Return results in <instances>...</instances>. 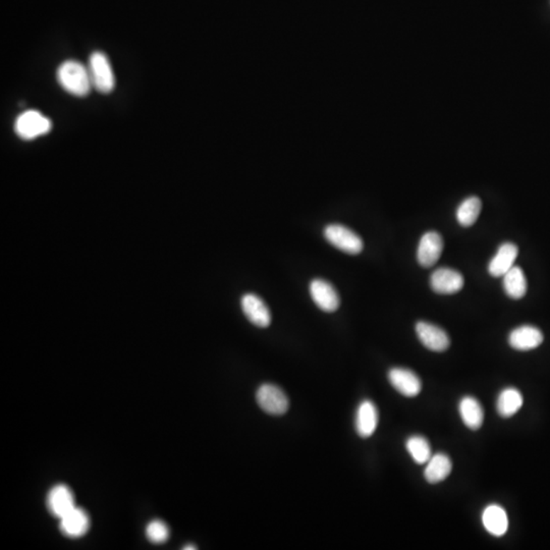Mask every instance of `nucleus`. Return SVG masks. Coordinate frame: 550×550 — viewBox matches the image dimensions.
<instances>
[{"label": "nucleus", "instance_id": "f03ea898", "mask_svg": "<svg viewBox=\"0 0 550 550\" xmlns=\"http://www.w3.org/2000/svg\"><path fill=\"white\" fill-rule=\"evenodd\" d=\"M89 72H90L92 86L98 92L109 94L114 90L116 85L114 75L109 58L104 53L100 51L92 53L89 60Z\"/></svg>", "mask_w": 550, "mask_h": 550}, {"label": "nucleus", "instance_id": "dca6fc26", "mask_svg": "<svg viewBox=\"0 0 550 550\" xmlns=\"http://www.w3.org/2000/svg\"><path fill=\"white\" fill-rule=\"evenodd\" d=\"M48 507L49 512L58 519L71 512L76 507L71 489L62 484L51 488L48 495Z\"/></svg>", "mask_w": 550, "mask_h": 550}, {"label": "nucleus", "instance_id": "f3484780", "mask_svg": "<svg viewBox=\"0 0 550 550\" xmlns=\"http://www.w3.org/2000/svg\"><path fill=\"white\" fill-rule=\"evenodd\" d=\"M482 524L491 535L502 537L509 529L507 512L500 505H489L482 512Z\"/></svg>", "mask_w": 550, "mask_h": 550}, {"label": "nucleus", "instance_id": "6e6552de", "mask_svg": "<svg viewBox=\"0 0 550 550\" xmlns=\"http://www.w3.org/2000/svg\"><path fill=\"white\" fill-rule=\"evenodd\" d=\"M311 298L320 310L331 313L338 310L341 299L334 285L321 278H316L309 285Z\"/></svg>", "mask_w": 550, "mask_h": 550}, {"label": "nucleus", "instance_id": "6ab92c4d", "mask_svg": "<svg viewBox=\"0 0 550 550\" xmlns=\"http://www.w3.org/2000/svg\"><path fill=\"white\" fill-rule=\"evenodd\" d=\"M458 412L463 422L472 430H478L483 424L484 412L481 404L475 397H463L458 404Z\"/></svg>", "mask_w": 550, "mask_h": 550}, {"label": "nucleus", "instance_id": "ddd939ff", "mask_svg": "<svg viewBox=\"0 0 550 550\" xmlns=\"http://www.w3.org/2000/svg\"><path fill=\"white\" fill-rule=\"evenodd\" d=\"M541 330L531 325H523L512 330L509 336V343L517 351H531L543 343Z\"/></svg>", "mask_w": 550, "mask_h": 550}, {"label": "nucleus", "instance_id": "b1692460", "mask_svg": "<svg viewBox=\"0 0 550 550\" xmlns=\"http://www.w3.org/2000/svg\"><path fill=\"white\" fill-rule=\"evenodd\" d=\"M146 535L150 541L153 543H163L170 537V529L165 522L155 521L150 522L146 528Z\"/></svg>", "mask_w": 550, "mask_h": 550}, {"label": "nucleus", "instance_id": "423d86ee", "mask_svg": "<svg viewBox=\"0 0 550 550\" xmlns=\"http://www.w3.org/2000/svg\"><path fill=\"white\" fill-rule=\"evenodd\" d=\"M444 251V238L437 231H427L421 236L417 249V261L422 268H430L439 262Z\"/></svg>", "mask_w": 550, "mask_h": 550}, {"label": "nucleus", "instance_id": "0eeeda50", "mask_svg": "<svg viewBox=\"0 0 550 550\" xmlns=\"http://www.w3.org/2000/svg\"><path fill=\"white\" fill-rule=\"evenodd\" d=\"M465 280L462 273L449 268H439L430 276V287L439 295H453L464 287Z\"/></svg>", "mask_w": 550, "mask_h": 550}, {"label": "nucleus", "instance_id": "412c9836", "mask_svg": "<svg viewBox=\"0 0 550 550\" xmlns=\"http://www.w3.org/2000/svg\"><path fill=\"white\" fill-rule=\"evenodd\" d=\"M523 406V395L517 388L507 387L500 392L496 401V409L502 418H510L518 413Z\"/></svg>", "mask_w": 550, "mask_h": 550}, {"label": "nucleus", "instance_id": "7ed1b4c3", "mask_svg": "<svg viewBox=\"0 0 550 550\" xmlns=\"http://www.w3.org/2000/svg\"><path fill=\"white\" fill-rule=\"evenodd\" d=\"M324 238L336 249L351 255L362 252L364 244L362 238L352 229L343 224H329L324 229Z\"/></svg>", "mask_w": 550, "mask_h": 550}, {"label": "nucleus", "instance_id": "2eb2a0df", "mask_svg": "<svg viewBox=\"0 0 550 550\" xmlns=\"http://www.w3.org/2000/svg\"><path fill=\"white\" fill-rule=\"evenodd\" d=\"M60 519V531L70 538L82 537L88 532L90 527L88 514L83 509L77 507Z\"/></svg>", "mask_w": 550, "mask_h": 550}, {"label": "nucleus", "instance_id": "9d476101", "mask_svg": "<svg viewBox=\"0 0 550 550\" xmlns=\"http://www.w3.org/2000/svg\"><path fill=\"white\" fill-rule=\"evenodd\" d=\"M390 385L405 397H414L422 390V383L415 372L401 367H395L388 372Z\"/></svg>", "mask_w": 550, "mask_h": 550}, {"label": "nucleus", "instance_id": "a211bd4d", "mask_svg": "<svg viewBox=\"0 0 550 550\" xmlns=\"http://www.w3.org/2000/svg\"><path fill=\"white\" fill-rule=\"evenodd\" d=\"M453 469V463L446 453H435L426 463L424 477L428 483L436 484L448 478Z\"/></svg>", "mask_w": 550, "mask_h": 550}, {"label": "nucleus", "instance_id": "f8f14e48", "mask_svg": "<svg viewBox=\"0 0 550 550\" xmlns=\"http://www.w3.org/2000/svg\"><path fill=\"white\" fill-rule=\"evenodd\" d=\"M518 255L519 249L517 245L511 242L502 243L489 262V275L493 277H502L514 266Z\"/></svg>", "mask_w": 550, "mask_h": 550}, {"label": "nucleus", "instance_id": "9b49d317", "mask_svg": "<svg viewBox=\"0 0 550 550\" xmlns=\"http://www.w3.org/2000/svg\"><path fill=\"white\" fill-rule=\"evenodd\" d=\"M241 305H242L243 312H244L246 317L252 324L262 327V329L270 325V311H269L268 305L264 303L263 299L259 296L252 294V292L245 294L242 301H241Z\"/></svg>", "mask_w": 550, "mask_h": 550}, {"label": "nucleus", "instance_id": "4be33fe9", "mask_svg": "<svg viewBox=\"0 0 550 550\" xmlns=\"http://www.w3.org/2000/svg\"><path fill=\"white\" fill-rule=\"evenodd\" d=\"M481 209L482 202L478 197H468L456 209V217L458 224L464 228L472 226L478 219Z\"/></svg>", "mask_w": 550, "mask_h": 550}, {"label": "nucleus", "instance_id": "39448f33", "mask_svg": "<svg viewBox=\"0 0 550 550\" xmlns=\"http://www.w3.org/2000/svg\"><path fill=\"white\" fill-rule=\"evenodd\" d=\"M257 402L260 408L269 415L280 416L287 413L290 402L287 395L278 386L263 385L260 386L256 393Z\"/></svg>", "mask_w": 550, "mask_h": 550}, {"label": "nucleus", "instance_id": "393cba45", "mask_svg": "<svg viewBox=\"0 0 550 550\" xmlns=\"http://www.w3.org/2000/svg\"><path fill=\"white\" fill-rule=\"evenodd\" d=\"M184 549H186V550H188V549H196V547L194 546V545L189 544V545H187V546H185Z\"/></svg>", "mask_w": 550, "mask_h": 550}, {"label": "nucleus", "instance_id": "5701e85b", "mask_svg": "<svg viewBox=\"0 0 550 550\" xmlns=\"http://www.w3.org/2000/svg\"><path fill=\"white\" fill-rule=\"evenodd\" d=\"M407 451L418 465H424L432 456L429 441L421 435H413L406 442Z\"/></svg>", "mask_w": 550, "mask_h": 550}, {"label": "nucleus", "instance_id": "4468645a", "mask_svg": "<svg viewBox=\"0 0 550 550\" xmlns=\"http://www.w3.org/2000/svg\"><path fill=\"white\" fill-rule=\"evenodd\" d=\"M378 411L375 405L365 400L359 405L356 414V430L362 439H368L375 432L378 425Z\"/></svg>", "mask_w": 550, "mask_h": 550}, {"label": "nucleus", "instance_id": "20e7f679", "mask_svg": "<svg viewBox=\"0 0 550 550\" xmlns=\"http://www.w3.org/2000/svg\"><path fill=\"white\" fill-rule=\"evenodd\" d=\"M50 128L51 121L36 110L24 112L18 116L15 123L16 134L24 140H32L48 134Z\"/></svg>", "mask_w": 550, "mask_h": 550}, {"label": "nucleus", "instance_id": "1a4fd4ad", "mask_svg": "<svg viewBox=\"0 0 550 550\" xmlns=\"http://www.w3.org/2000/svg\"><path fill=\"white\" fill-rule=\"evenodd\" d=\"M416 332L422 345L433 352H444L451 345L446 330L433 323L419 321L416 324Z\"/></svg>", "mask_w": 550, "mask_h": 550}, {"label": "nucleus", "instance_id": "f257e3e1", "mask_svg": "<svg viewBox=\"0 0 550 550\" xmlns=\"http://www.w3.org/2000/svg\"><path fill=\"white\" fill-rule=\"evenodd\" d=\"M57 79L67 93L78 97L88 95L93 87L89 69L77 60L63 62L58 67Z\"/></svg>", "mask_w": 550, "mask_h": 550}, {"label": "nucleus", "instance_id": "aec40b11", "mask_svg": "<svg viewBox=\"0 0 550 550\" xmlns=\"http://www.w3.org/2000/svg\"><path fill=\"white\" fill-rule=\"evenodd\" d=\"M503 289L505 294L511 299H519L525 296L527 292V280L523 269L519 266H512L502 276Z\"/></svg>", "mask_w": 550, "mask_h": 550}]
</instances>
